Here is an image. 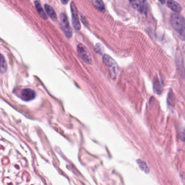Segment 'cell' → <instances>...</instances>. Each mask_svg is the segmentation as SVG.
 <instances>
[{
  "label": "cell",
  "mask_w": 185,
  "mask_h": 185,
  "mask_svg": "<svg viewBox=\"0 0 185 185\" xmlns=\"http://www.w3.org/2000/svg\"><path fill=\"white\" fill-rule=\"evenodd\" d=\"M167 6L175 12H179L181 10V7L177 2L174 0H166L165 2Z\"/></svg>",
  "instance_id": "ba28073f"
},
{
  "label": "cell",
  "mask_w": 185,
  "mask_h": 185,
  "mask_svg": "<svg viewBox=\"0 0 185 185\" xmlns=\"http://www.w3.org/2000/svg\"><path fill=\"white\" fill-rule=\"evenodd\" d=\"M138 164L139 167L141 168V169H142V170L145 171L146 173H148L149 172V168H148V166L146 165V164L145 162L140 161V160H138Z\"/></svg>",
  "instance_id": "4fadbf2b"
},
{
  "label": "cell",
  "mask_w": 185,
  "mask_h": 185,
  "mask_svg": "<svg viewBox=\"0 0 185 185\" xmlns=\"http://www.w3.org/2000/svg\"><path fill=\"white\" fill-rule=\"evenodd\" d=\"M20 96L21 99L24 101H29L36 98V93L32 89L25 88L21 91Z\"/></svg>",
  "instance_id": "52a82bcc"
},
{
  "label": "cell",
  "mask_w": 185,
  "mask_h": 185,
  "mask_svg": "<svg viewBox=\"0 0 185 185\" xmlns=\"http://www.w3.org/2000/svg\"><path fill=\"white\" fill-rule=\"evenodd\" d=\"M45 9L47 12L48 15L51 18L52 20H56L57 19V14L55 13L54 9L51 6L46 4L45 5Z\"/></svg>",
  "instance_id": "30bf717a"
},
{
  "label": "cell",
  "mask_w": 185,
  "mask_h": 185,
  "mask_svg": "<svg viewBox=\"0 0 185 185\" xmlns=\"http://www.w3.org/2000/svg\"><path fill=\"white\" fill-rule=\"evenodd\" d=\"M129 2L133 8L138 12L141 14H146L147 12L148 4L147 0H129Z\"/></svg>",
  "instance_id": "3957f363"
},
{
  "label": "cell",
  "mask_w": 185,
  "mask_h": 185,
  "mask_svg": "<svg viewBox=\"0 0 185 185\" xmlns=\"http://www.w3.org/2000/svg\"><path fill=\"white\" fill-rule=\"evenodd\" d=\"M71 11L72 14V21L73 27L75 30H79L81 28V26L79 21V16L78 13V10L76 6L73 2L71 3Z\"/></svg>",
  "instance_id": "5b68a950"
},
{
  "label": "cell",
  "mask_w": 185,
  "mask_h": 185,
  "mask_svg": "<svg viewBox=\"0 0 185 185\" xmlns=\"http://www.w3.org/2000/svg\"><path fill=\"white\" fill-rule=\"evenodd\" d=\"M154 91H155L157 92L158 93H160L161 92V87L160 82H159V81H158V80H156L154 81Z\"/></svg>",
  "instance_id": "5bb4252c"
},
{
  "label": "cell",
  "mask_w": 185,
  "mask_h": 185,
  "mask_svg": "<svg viewBox=\"0 0 185 185\" xmlns=\"http://www.w3.org/2000/svg\"><path fill=\"white\" fill-rule=\"evenodd\" d=\"M165 1L166 0H159V1L162 4H165Z\"/></svg>",
  "instance_id": "2e32d148"
},
{
  "label": "cell",
  "mask_w": 185,
  "mask_h": 185,
  "mask_svg": "<svg viewBox=\"0 0 185 185\" xmlns=\"http://www.w3.org/2000/svg\"><path fill=\"white\" fill-rule=\"evenodd\" d=\"M60 18L61 27L63 28V32H64L65 35L68 38H71V36L72 35V31L66 15L65 13L62 12L60 15Z\"/></svg>",
  "instance_id": "277c9868"
},
{
  "label": "cell",
  "mask_w": 185,
  "mask_h": 185,
  "mask_svg": "<svg viewBox=\"0 0 185 185\" xmlns=\"http://www.w3.org/2000/svg\"><path fill=\"white\" fill-rule=\"evenodd\" d=\"M7 69V64L4 56L0 54V73H4Z\"/></svg>",
  "instance_id": "8fae6325"
},
{
  "label": "cell",
  "mask_w": 185,
  "mask_h": 185,
  "mask_svg": "<svg viewBox=\"0 0 185 185\" xmlns=\"http://www.w3.org/2000/svg\"><path fill=\"white\" fill-rule=\"evenodd\" d=\"M77 51L80 57L85 62L88 64L91 63V58L90 55L86 47L83 44H80L77 46Z\"/></svg>",
  "instance_id": "8992f818"
},
{
  "label": "cell",
  "mask_w": 185,
  "mask_h": 185,
  "mask_svg": "<svg viewBox=\"0 0 185 185\" xmlns=\"http://www.w3.org/2000/svg\"><path fill=\"white\" fill-rule=\"evenodd\" d=\"M92 2L96 8L101 12L105 11V6L102 0H92Z\"/></svg>",
  "instance_id": "7c38bea8"
},
{
  "label": "cell",
  "mask_w": 185,
  "mask_h": 185,
  "mask_svg": "<svg viewBox=\"0 0 185 185\" xmlns=\"http://www.w3.org/2000/svg\"><path fill=\"white\" fill-rule=\"evenodd\" d=\"M103 62L107 67L111 78L113 80L116 79L118 73V67L114 59L109 55L105 54L103 57Z\"/></svg>",
  "instance_id": "7a4b0ae2"
},
{
  "label": "cell",
  "mask_w": 185,
  "mask_h": 185,
  "mask_svg": "<svg viewBox=\"0 0 185 185\" xmlns=\"http://www.w3.org/2000/svg\"><path fill=\"white\" fill-rule=\"evenodd\" d=\"M170 22L172 26L175 30L177 32L178 34L181 37V39H185V19L180 14L177 12H175L171 14Z\"/></svg>",
  "instance_id": "6da1fadb"
},
{
  "label": "cell",
  "mask_w": 185,
  "mask_h": 185,
  "mask_svg": "<svg viewBox=\"0 0 185 185\" xmlns=\"http://www.w3.org/2000/svg\"><path fill=\"white\" fill-rule=\"evenodd\" d=\"M35 3V6H36V9L37 10V11L38 12L40 16H41V17L42 19H43L44 20H47V17L46 14V13L44 12L43 8L42 7L41 5L40 4L39 2L38 1H36L34 2Z\"/></svg>",
  "instance_id": "9c48e42d"
},
{
  "label": "cell",
  "mask_w": 185,
  "mask_h": 185,
  "mask_svg": "<svg viewBox=\"0 0 185 185\" xmlns=\"http://www.w3.org/2000/svg\"><path fill=\"white\" fill-rule=\"evenodd\" d=\"M68 1L69 0H61V2L63 4H66L68 3Z\"/></svg>",
  "instance_id": "9a60e30c"
}]
</instances>
